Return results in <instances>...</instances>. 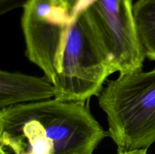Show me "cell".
<instances>
[{
    "label": "cell",
    "instance_id": "cell-8",
    "mask_svg": "<svg viewBox=\"0 0 155 154\" xmlns=\"http://www.w3.org/2000/svg\"><path fill=\"white\" fill-rule=\"evenodd\" d=\"M117 154H148L147 149H138V150L129 151V152H117Z\"/></svg>",
    "mask_w": 155,
    "mask_h": 154
},
{
    "label": "cell",
    "instance_id": "cell-4",
    "mask_svg": "<svg viewBox=\"0 0 155 154\" xmlns=\"http://www.w3.org/2000/svg\"><path fill=\"white\" fill-rule=\"evenodd\" d=\"M89 11L116 72L142 70L146 56L136 28L133 0H96Z\"/></svg>",
    "mask_w": 155,
    "mask_h": 154
},
{
    "label": "cell",
    "instance_id": "cell-2",
    "mask_svg": "<svg viewBox=\"0 0 155 154\" xmlns=\"http://www.w3.org/2000/svg\"><path fill=\"white\" fill-rule=\"evenodd\" d=\"M106 136L86 101L54 98L0 110V146L15 154H92Z\"/></svg>",
    "mask_w": 155,
    "mask_h": 154
},
{
    "label": "cell",
    "instance_id": "cell-3",
    "mask_svg": "<svg viewBox=\"0 0 155 154\" xmlns=\"http://www.w3.org/2000/svg\"><path fill=\"white\" fill-rule=\"evenodd\" d=\"M117 152L148 149L155 142V69L120 73L98 95Z\"/></svg>",
    "mask_w": 155,
    "mask_h": 154
},
{
    "label": "cell",
    "instance_id": "cell-7",
    "mask_svg": "<svg viewBox=\"0 0 155 154\" xmlns=\"http://www.w3.org/2000/svg\"><path fill=\"white\" fill-rule=\"evenodd\" d=\"M28 0H0V14L8 13L12 10L24 8Z\"/></svg>",
    "mask_w": 155,
    "mask_h": 154
},
{
    "label": "cell",
    "instance_id": "cell-5",
    "mask_svg": "<svg viewBox=\"0 0 155 154\" xmlns=\"http://www.w3.org/2000/svg\"><path fill=\"white\" fill-rule=\"evenodd\" d=\"M55 88L45 75L0 71V109L55 98Z\"/></svg>",
    "mask_w": 155,
    "mask_h": 154
},
{
    "label": "cell",
    "instance_id": "cell-9",
    "mask_svg": "<svg viewBox=\"0 0 155 154\" xmlns=\"http://www.w3.org/2000/svg\"><path fill=\"white\" fill-rule=\"evenodd\" d=\"M0 154H9L6 149H5L3 147L0 146Z\"/></svg>",
    "mask_w": 155,
    "mask_h": 154
},
{
    "label": "cell",
    "instance_id": "cell-6",
    "mask_svg": "<svg viewBox=\"0 0 155 154\" xmlns=\"http://www.w3.org/2000/svg\"><path fill=\"white\" fill-rule=\"evenodd\" d=\"M133 14L145 56L155 61V0H137Z\"/></svg>",
    "mask_w": 155,
    "mask_h": 154
},
{
    "label": "cell",
    "instance_id": "cell-1",
    "mask_svg": "<svg viewBox=\"0 0 155 154\" xmlns=\"http://www.w3.org/2000/svg\"><path fill=\"white\" fill-rule=\"evenodd\" d=\"M96 0H28L21 28L27 58L55 88V98L86 101L116 72L89 8Z\"/></svg>",
    "mask_w": 155,
    "mask_h": 154
}]
</instances>
